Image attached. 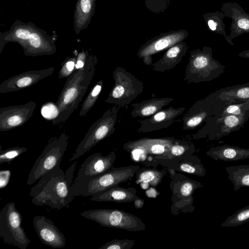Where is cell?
<instances>
[{
	"mask_svg": "<svg viewBox=\"0 0 249 249\" xmlns=\"http://www.w3.org/2000/svg\"><path fill=\"white\" fill-rule=\"evenodd\" d=\"M54 67L39 70L23 72L4 81L0 85V93L17 91L34 84L50 76L54 72Z\"/></svg>",
	"mask_w": 249,
	"mask_h": 249,
	"instance_id": "ac0fdd59",
	"label": "cell"
},
{
	"mask_svg": "<svg viewBox=\"0 0 249 249\" xmlns=\"http://www.w3.org/2000/svg\"><path fill=\"white\" fill-rule=\"evenodd\" d=\"M89 53L87 50H83L78 53L77 56L75 69L82 68L84 67Z\"/></svg>",
	"mask_w": 249,
	"mask_h": 249,
	"instance_id": "f35d334b",
	"label": "cell"
},
{
	"mask_svg": "<svg viewBox=\"0 0 249 249\" xmlns=\"http://www.w3.org/2000/svg\"><path fill=\"white\" fill-rule=\"evenodd\" d=\"M185 107H169L162 109L153 115L140 121L137 131L146 133L159 130L169 127L175 119L185 110Z\"/></svg>",
	"mask_w": 249,
	"mask_h": 249,
	"instance_id": "ffe728a7",
	"label": "cell"
},
{
	"mask_svg": "<svg viewBox=\"0 0 249 249\" xmlns=\"http://www.w3.org/2000/svg\"><path fill=\"white\" fill-rule=\"evenodd\" d=\"M9 42L19 44L26 56L51 55L56 51L53 38L31 21L16 19L8 31L0 33V54Z\"/></svg>",
	"mask_w": 249,
	"mask_h": 249,
	"instance_id": "3957f363",
	"label": "cell"
},
{
	"mask_svg": "<svg viewBox=\"0 0 249 249\" xmlns=\"http://www.w3.org/2000/svg\"><path fill=\"white\" fill-rule=\"evenodd\" d=\"M77 162L64 173L60 166L44 174L30 190L32 202L38 206H45L59 210L74 199L71 192Z\"/></svg>",
	"mask_w": 249,
	"mask_h": 249,
	"instance_id": "6da1fadb",
	"label": "cell"
},
{
	"mask_svg": "<svg viewBox=\"0 0 249 249\" xmlns=\"http://www.w3.org/2000/svg\"><path fill=\"white\" fill-rule=\"evenodd\" d=\"M137 192V190L133 187L126 188L117 185L97 193L90 200L97 202H130L139 198Z\"/></svg>",
	"mask_w": 249,
	"mask_h": 249,
	"instance_id": "44dd1931",
	"label": "cell"
},
{
	"mask_svg": "<svg viewBox=\"0 0 249 249\" xmlns=\"http://www.w3.org/2000/svg\"><path fill=\"white\" fill-rule=\"evenodd\" d=\"M118 107L115 105L107 110L99 119L91 124L70 159L69 161L80 158L102 140L115 132Z\"/></svg>",
	"mask_w": 249,
	"mask_h": 249,
	"instance_id": "ba28073f",
	"label": "cell"
},
{
	"mask_svg": "<svg viewBox=\"0 0 249 249\" xmlns=\"http://www.w3.org/2000/svg\"><path fill=\"white\" fill-rule=\"evenodd\" d=\"M238 55L242 57L249 58V49L240 53Z\"/></svg>",
	"mask_w": 249,
	"mask_h": 249,
	"instance_id": "60d3db41",
	"label": "cell"
},
{
	"mask_svg": "<svg viewBox=\"0 0 249 249\" xmlns=\"http://www.w3.org/2000/svg\"><path fill=\"white\" fill-rule=\"evenodd\" d=\"M195 151L193 143L177 139L162 160H176L178 162L184 157L193 154Z\"/></svg>",
	"mask_w": 249,
	"mask_h": 249,
	"instance_id": "f546056e",
	"label": "cell"
},
{
	"mask_svg": "<svg viewBox=\"0 0 249 249\" xmlns=\"http://www.w3.org/2000/svg\"><path fill=\"white\" fill-rule=\"evenodd\" d=\"M135 241L129 239H114L107 242L99 249H131Z\"/></svg>",
	"mask_w": 249,
	"mask_h": 249,
	"instance_id": "d590c367",
	"label": "cell"
},
{
	"mask_svg": "<svg viewBox=\"0 0 249 249\" xmlns=\"http://www.w3.org/2000/svg\"><path fill=\"white\" fill-rule=\"evenodd\" d=\"M226 171L234 191L243 187H249V164L228 166L226 167Z\"/></svg>",
	"mask_w": 249,
	"mask_h": 249,
	"instance_id": "4316f807",
	"label": "cell"
},
{
	"mask_svg": "<svg viewBox=\"0 0 249 249\" xmlns=\"http://www.w3.org/2000/svg\"><path fill=\"white\" fill-rule=\"evenodd\" d=\"M165 174V172L164 170L140 168L135 174L136 183H140L141 186L145 184L146 185V187L149 185L156 187L161 182Z\"/></svg>",
	"mask_w": 249,
	"mask_h": 249,
	"instance_id": "f1b7e54d",
	"label": "cell"
},
{
	"mask_svg": "<svg viewBox=\"0 0 249 249\" xmlns=\"http://www.w3.org/2000/svg\"><path fill=\"white\" fill-rule=\"evenodd\" d=\"M225 17H226L224 13L218 11L208 12L203 15V18L209 29L211 32L221 35L225 37L227 36L226 25L223 21Z\"/></svg>",
	"mask_w": 249,
	"mask_h": 249,
	"instance_id": "4dcf8cb0",
	"label": "cell"
},
{
	"mask_svg": "<svg viewBox=\"0 0 249 249\" xmlns=\"http://www.w3.org/2000/svg\"><path fill=\"white\" fill-rule=\"evenodd\" d=\"M220 99L216 92L196 102L182 118V129L192 130L196 128L217 111Z\"/></svg>",
	"mask_w": 249,
	"mask_h": 249,
	"instance_id": "5bb4252c",
	"label": "cell"
},
{
	"mask_svg": "<svg viewBox=\"0 0 249 249\" xmlns=\"http://www.w3.org/2000/svg\"><path fill=\"white\" fill-rule=\"evenodd\" d=\"M116 158L114 151H111L106 156L102 155L100 152L89 156L78 170L77 176L71 187V193L81 185L113 167Z\"/></svg>",
	"mask_w": 249,
	"mask_h": 249,
	"instance_id": "7c38bea8",
	"label": "cell"
},
{
	"mask_svg": "<svg viewBox=\"0 0 249 249\" xmlns=\"http://www.w3.org/2000/svg\"><path fill=\"white\" fill-rule=\"evenodd\" d=\"M177 140L173 137L143 138L125 142L123 145V148L128 152H142L143 155L153 156L154 160H161L168 154Z\"/></svg>",
	"mask_w": 249,
	"mask_h": 249,
	"instance_id": "9a60e30c",
	"label": "cell"
},
{
	"mask_svg": "<svg viewBox=\"0 0 249 249\" xmlns=\"http://www.w3.org/2000/svg\"><path fill=\"white\" fill-rule=\"evenodd\" d=\"M103 85V80H100L89 91L82 104L81 108L79 114L80 117L85 116L93 107L100 94Z\"/></svg>",
	"mask_w": 249,
	"mask_h": 249,
	"instance_id": "d6a6232c",
	"label": "cell"
},
{
	"mask_svg": "<svg viewBox=\"0 0 249 249\" xmlns=\"http://www.w3.org/2000/svg\"><path fill=\"white\" fill-rule=\"evenodd\" d=\"M69 140V136L64 132L59 137L49 141L30 170L26 181L27 185L33 184L46 173L60 166Z\"/></svg>",
	"mask_w": 249,
	"mask_h": 249,
	"instance_id": "5b68a950",
	"label": "cell"
},
{
	"mask_svg": "<svg viewBox=\"0 0 249 249\" xmlns=\"http://www.w3.org/2000/svg\"><path fill=\"white\" fill-rule=\"evenodd\" d=\"M177 170L190 174L204 177L206 170L201 160L193 154L184 157L178 162Z\"/></svg>",
	"mask_w": 249,
	"mask_h": 249,
	"instance_id": "83f0119b",
	"label": "cell"
},
{
	"mask_svg": "<svg viewBox=\"0 0 249 249\" xmlns=\"http://www.w3.org/2000/svg\"><path fill=\"white\" fill-rule=\"evenodd\" d=\"M97 58L89 53L83 68L75 69L67 78L55 104L59 113L53 120L54 125L61 126L76 110L94 75Z\"/></svg>",
	"mask_w": 249,
	"mask_h": 249,
	"instance_id": "7a4b0ae2",
	"label": "cell"
},
{
	"mask_svg": "<svg viewBox=\"0 0 249 249\" xmlns=\"http://www.w3.org/2000/svg\"><path fill=\"white\" fill-rule=\"evenodd\" d=\"M33 226L39 239L45 245L54 249L64 248L66 239L53 222L44 215H36Z\"/></svg>",
	"mask_w": 249,
	"mask_h": 249,
	"instance_id": "d6986e66",
	"label": "cell"
},
{
	"mask_svg": "<svg viewBox=\"0 0 249 249\" xmlns=\"http://www.w3.org/2000/svg\"><path fill=\"white\" fill-rule=\"evenodd\" d=\"M222 100L230 103L249 101V83L221 89L215 91Z\"/></svg>",
	"mask_w": 249,
	"mask_h": 249,
	"instance_id": "484cf974",
	"label": "cell"
},
{
	"mask_svg": "<svg viewBox=\"0 0 249 249\" xmlns=\"http://www.w3.org/2000/svg\"><path fill=\"white\" fill-rule=\"evenodd\" d=\"M77 57L69 56L62 64V67L58 72V77L63 79L68 77L74 71Z\"/></svg>",
	"mask_w": 249,
	"mask_h": 249,
	"instance_id": "8d00e7d4",
	"label": "cell"
},
{
	"mask_svg": "<svg viewBox=\"0 0 249 249\" xmlns=\"http://www.w3.org/2000/svg\"><path fill=\"white\" fill-rule=\"evenodd\" d=\"M221 11L226 17L231 19L230 28L231 33L225 38L231 45H234L232 40L245 33H249V14L235 2H226L222 5Z\"/></svg>",
	"mask_w": 249,
	"mask_h": 249,
	"instance_id": "e0dca14e",
	"label": "cell"
},
{
	"mask_svg": "<svg viewBox=\"0 0 249 249\" xmlns=\"http://www.w3.org/2000/svg\"><path fill=\"white\" fill-rule=\"evenodd\" d=\"M96 0H77L73 15L74 30L78 35L87 29L94 14Z\"/></svg>",
	"mask_w": 249,
	"mask_h": 249,
	"instance_id": "603a6c76",
	"label": "cell"
},
{
	"mask_svg": "<svg viewBox=\"0 0 249 249\" xmlns=\"http://www.w3.org/2000/svg\"><path fill=\"white\" fill-rule=\"evenodd\" d=\"M176 184L177 187L174 186L173 195L177 194L176 195L179 198H187L191 203L193 201L192 195L195 190L203 186L200 182L188 178Z\"/></svg>",
	"mask_w": 249,
	"mask_h": 249,
	"instance_id": "1f68e13d",
	"label": "cell"
},
{
	"mask_svg": "<svg viewBox=\"0 0 249 249\" xmlns=\"http://www.w3.org/2000/svg\"><path fill=\"white\" fill-rule=\"evenodd\" d=\"M144 202V201L143 199L139 197L134 201V206L136 209H140L142 207Z\"/></svg>",
	"mask_w": 249,
	"mask_h": 249,
	"instance_id": "ab89813d",
	"label": "cell"
},
{
	"mask_svg": "<svg viewBox=\"0 0 249 249\" xmlns=\"http://www.w3.org/2000/svg\"><path fill=\"white\" fill-rule=\"evenodd\" d=\"M80 215L107 228L130 231H144L146 228V225L139 217L119 209L89 210L80 213Z\"/></svg>",
	"mask_w": 249,
	"mask_h": 249,
	"instance_id": "8992f818",
	"label": "cell"
},
{
	"mask_svg": "<svg viewBox=\"0 0 249 249\" xmlns=\"http://www.w3.org/2000/svg\"><path fill=\"white\" fill-rule=\"evenodd\" d=\"M206 154L216 160L236 161L249 159V148L224 144L211 148Z\"/></svg>",
	"mask_w": 249,
	"mask_h": 249,
	"instance_id": "cb8c5ba5",
	"label": "cell"
},
{
	"mask_svg": "<svg viewBox=\"0 0 249 249\" xmlns=\"http://www.w3.org/2000/svg\"><path fill=\"white\" fill-rule=\"evenodd\" d=\"M36 103L10 106L0 108V131H9L26 123L33 116Z\"/></svg>",
	"mask_w": 249,
	"mask_h": 249,
	"instance_id": "2e32d148",
	"label": "cell"
},
{
	"mask_svg": "<svg viewBox=\"0 0 249 249\" xmlns=\"http://www.w3.org/2000/svg\"><path fill=\"white\" fill-rule=\"evenodd\" d=\"M21 224L22 216L15 203H7L0 212V237L6 244L26 249L31 241Z\"/></svg>",
	"mask_w": 249,
	"mask_h": 249,
	"instance_id": "30bf717a",
	"label": "cell"
},
{
	"mask_svg": "<svg viewBox=\"0 0 249 249\" xmlns=\"http://www.w3.org/2000/svg\"><path fill=\"white\" fill-rule=\"evenodd\" d=\"M27 148L25 147L16 146L0 150V164L10 162L25 152Z\"/></svg>",
	"mask_w": 249,
	"mask_h": 249,
	"instance_id": "e575fe53",
	"label": "cell"
},
{
	"mask_svg": "<svg viewBox=\"0 0 249 249\" xmlns=\"http://www.w3.org/2000/svg\"><path fill=\"white\" fill-rule=\"evenodd\" d=\"M188 47L185 42H180L168 49L161 57L153 64V69L164 72L174 68L186 54Z\"/></svg>",
	"mask_w": 249,
	"mask_h": 249,
	"instance_id": "7402d4cb",
	"label": "cell"
},
{
	"mask_svg": "<svg viewBox=\"0 0 249 249\" xmlns=\"http://www.w3.org/2000/svg\"><path fill=\"white\" fill-rule=\"evenodd\" d=\"M140 168L139 165L112 167L81 185L71 193L75 196H92L109 188L131 180Z\"/></svg>",
	"mask_w": 249,
	"mask_h": 249,
	"instance_id": "52a82bcc",
	"label": "cell"
},
{
	"mask_svg": "<svg viewBox=\"0 0 249 249\" xmlns=\"http://www.w3.org/2000/svg\"><path fill=\"white\" fill-rule=\"evenodd\" d=\"M208 118L204 125L193 135L194 139L208 137L209 140L219 139L230 134L232 132L238 130L244 126L249 119V110L241 116L231 114H223L218 111Z\"/></svg>",
	"mask_w": 249,
	"mask_h": 249,
	"instance_id": "8fae6325",
	"label": "cell"
},
{
	"mask_svg": "<svg viewBox=\"0 0 249 249\" xmlns=\"http://www.w3.org/2000/svg\"><path fill=\"white\" fill-rule=\"evenodd\" d=\"M174 100V98L169 97L154 98L131 104L133 109L130 114L133 118L150 117Z\"/></svg>",
	"mask_w": 249,
	"mask_h": 249,
	"instance_id": "d4e9b609",
	"label": "cell"
},
{
	"mask_svg": "<svg viewBox=\"0 0 249 249\" xmlns=\"http://www.w3.org/2000/svg\"><path fill=\"white\" fill-rule=\"evenodd\" d=\"M112 76L114 85L106 103L124 107L130 104L143 91V83L124 68L117 67Z\"/></svg>",
	"mask_w": 249,
	"mask_h": 249,
	"instance_id": "9c48e42d",
	"label": "cell"
},
{
	"mask_svg": "<svg viewBox=\"0 0 249 249\" xmlns=\"http://www.w3.org/2000/svg\"><path fill=\"white\" fill-rule=\"evenodd\" d=\"M225 66L213 56L211 48L204 46L190 52L184 81L195 84L210 81L223 73Z\"/></svg>",
	"mask_w": 249,
	"mask_h": 249,
	"instance_id": "277c9868",
	"label": "cell"
},
{
	"mask_svg": "<svg viewBox=\"0 0 249 249\" xmlns=\"http://www.w3.org/2000/svg\"><path fill=\"white\" fill-rule=\"evenodd\" d=\"M11 172L9 170H0V188L2 189L8 185L10 177Z\"/></svg>",
	"mask_w": 249,
	"mask_h": 249,
	"instance_id": "74e56055",
	"label": "cell"
},
{
	"mask_svg": "<svg viewBox=\"0 0 249 249\" xmlns=\"http://www.w3.org/2000/svg\"><path fill=\"white\" fill-rule=\"evenodd\" d=\"M189 36L187 30L179 29L164 32L147 40L138 49L137 55L146 65H153L152 55L183 41Z\"/></svg>",
	"mask_w": 249,
	"mask_h": 249,
	"instance_id": "4fadbf2b",
	"label": "cell"
},
{
	"mask_svg": "<svg viewBox=\"0 0 249 249\" xmlns=\"http://www.w3.org/2000/svg\"><path fill=\"white\" fill-rule=\"evenodd\" d=\"M249 222V205L238 211L228 217L221 224L222 227H236Z\"/></svg>",
	"mask_w": 249,
	"mask_h": 249,
	"instance_id": "836d02e7",
	"label": "cell"
}]
</instances>
